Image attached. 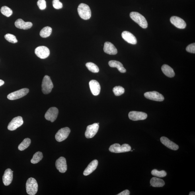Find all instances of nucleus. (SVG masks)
Returning a JSON list of instances; mask_svg holds the SVG:
<instances>
[{"instance_id":"4c0bfd02","label":"nucleus","mask_w":195,"mask_h":195,"mask_svg":"<svg viewBox=\"0 0 195 195\" xmlns=\"http://www.w3.org/2000/svg\"><path fill=\"white\" fill-rule=\"evenodd\" d=\"M4 84H5V82L2 80H0V87L3 85Z\"/></svg>"},{"instance_id":"412c9836","label":"nucleus","mask_w":195,"mask_h":195,"mask_svg":"<svg viewBox=\"0 0 195 195\" xmlns=\"http://www.w3.org/2000/svg\"><path fill=\"white\" fill-rule=\"evenodd\" d=\"M15 26L16 28L20 29L27 30L31 28L33 26L32 22H25L21 18L18 19L15 22Z\"/></svg>"},{"instance_id":"ddd939ff","label":"nucleus","mask_w":195,"mask_h":195,"mask_svg":"<svg viewBox=\"0 0 195 195\" xmlns=\"http://www.w3.org/2000/svg\"><path fill=\"white\" fill-rule=\"evenodd\" d=\"M129 118L133 121L144 120L147 118V115L145 112L136 111L129 112Z\"/></svg>"},{"instance_id":"393cba45","label":"nucleus","mask_w":195,"mask_h":195,"mask_svg":"<svg viewBox=\"0 0 195 195\" xmlns=\"http://www.w3.org/2000/svg\"><path fill=\"white\" fill-rule=\"evenodd\" d=\"M150 183L151 186L154 187H162L165 184L164 180L156 177H153L151 178Z\"/></svg>"},{"instance_id":"bb28decb","label":"nucleus","mask_w":195,"mask_h":195,"mask_svg":"<svg viewBox=\"0 0 195 195\" xmlns=\"http://www.w3.org/2000/svg\"><path fill=\"white\" fill-rule=\"evenodd\" d=\"M31 143V140L29 138L24 139L22 142L18 146V149L20 151H23L29 146Z\"/></svg>"},{"instance_id":"a878e982","label":"nucleus","mask_w":195,"mask_h":195,"mask_svg":"<svg viewBox=\"0 0 195 195\" xmlns=\"http://www.w3.org/2000/svg\"><path fill=\"white\" fill-rule=\"evenodd\" d=\"M52 31V28L49 26H46L41 30L40 35L42 38H47L50 36Z\"/></svg>"},{"instance_id":"7c9ffc66","label":"nucleus","mask_w":195,"mask_h":195,"mask_svg":"<svg viewBox=\"0 0 195 195\" xmlns=\"http://www.w3.org/2000/svg\"><path fill=\"white\" fill-rule=\"evenodd\" d=\"M113 92L115 95L119 96L122 95L124 93L125 90L124 88L121 86H116L113 89Z\"/></svg>"},{"instance_id":"20e7f679","label":"nucleus","mask_w":195,"mask_h":195,"mask_svg":"<svg viewBox=\"0 0 195 195\" xmlns=\"http://www.w3.org/2000/svg\"><path fill=\"white\" fill-rule=\"evenodd\" d=\"M109 150L112 153H119L131 151V147L130 145L127 144L121 146L118 143H115L111 146Z\"/></svg>"},{"instance_id":"5701e85b","label":"nucleus","mask_w":195,"mask_h":195,"mask_svg":"<svg viewBox=\"0 0 195 195\" xmlns=\"http://www.w3.org/2000/svg\"><path fill=\"white\" fill-rule=\"evenodd\" d=\"M109 65L111 67L116 68L120 72L122 73L126 72V70L124 68L122 64L116 60H111L108 63Z\"/></svg>"},{"instance_id":"72a5a7b5","label":"nucleus","mask_w":195,"mask_h":195,"mask_svg":"<svg viewBox=\"0 0 195 195\" xmlns=\"http://www.w3.org/2000/svg\"><path fill=\"white\" fill-rule=\"evenodd\" d=\"M53 7L56 9H60L63 7V4L59 0H53Z\"/></svg>"},{"instance_id":"ea45409f","label":"nucleus","mask_w":195,"mask_h":195,"mask_svg":"<svg viewBox=\"0 0 195 195\" xmlns=\"http://www.w3.org/2000/svg\"><path fill=\"white\" fill-rule=\"evenodd\" d=\"M131 152H132V151H133V150H131Z\"/></svg>"},{"instance_id":"473e14b6","label":"nucleus","mask_w":195,"mask_h":195,"mask_svg":"<svg viewBox=\"0 0 195 195\" xmlns=\"http://www.w3.org/2000/svg\"><path fill=\"white\" fill-rule=\"evenodd\" d=\"M5 38L8 41L10 42L15 44L18 42V40L16 37L13 34H7L5 36Z\"/></svg>"},{"instance_id":"b1692460","label":"nucleus","mask_w":195,"mask_h":195,"mask_svg":"<svg viewBox=\"0 0 195 195\" xmlns=\"http://www.w3.org/2000/svg\"><path fill=\"white\" fill-rule=\"evenodd\" d=\"M162 70L164 74L169 77H173L175 73L173 69L169 65L164 64L162 67Z\"/></svg>"},{"instance_id":"4468645a","label":"nucleus","mask_w":195,"mask_h":195,"mask_svg":"<svg viewBox=\"0 0 195 195\" xmlns=\"http://www.w3.org/2000/svg\"><path fill=\"white\" fill-rule=\"evenodd\" d=\"M55 165L57 169L61 173L66 172L67 169V166L66 159L63 157H60L57 160Z\"/></svg>"},{"instance_id":"9b49d317","label":"nucleus","mask_w":195,"mask_h":195,"mask_svg":"<svg viewBox=\"0 0 195 195\" xmlns=\"http://www.w3.org/2000/svg\"><path fill=\"white\" fill-rule=\"evenodd\" d=\"M35 54L39 58L42 59L46 58L50 55V51L47 47L40 46L37 48L35 50Z\"/></svg>"},{"instance_id":"cd10ccee","label":"nucleus","mask_w":195,"mask_h":195,"mask_svg":"<svg viewBox=\"0 0 195 195\" xmlns=\"http://www.w3.org/2000/svg\"><path fill=\"white\" fill-rule=\"evenodd\" d=\"M43 158V155L42 153L38 151L33 155V157L31 160V163L33 164L37 163L42 159Z\"/></svg>"},{"instance_id":"f257e3e1","label":"nucleus","mask_w":195,"mask_h":195,"mask_svg":"<svg viewBox=\"0 0 195 195\" xmlns=\"http://www.w3.org/2000/svg\"><path fill=\"white\" fill-rule=\"evenodd\" d=\"M130 17L135 22L138 24L141 27L146 29L147 27L148 23L145 18L137 12H131Z\"/></svg>"},{"instance_id":"c756f323","label":"nucleus","mask_w":195,"mask_h":195,"mask_svg":"<svg viewBox=\"0 0 195 195\" xmlns=\"http://www.w3.org/2000/svg\"><path fill=\"white\" fill-rule=\"evenodd\" d=\"M1 11L3 15L7 16V17H10L13 14L12 10L6 6H3L1 8Z\"/></svg>"},{"instance_id":"39448f33","label":"nucleus","mask_w":195,"mask_h":195,"mask_svg":"<svg viewBox=\"0 0 195 195\" xmlns=\"http://www.w3.org/2000/svg\"><path fill=\"white\" fill-rule=\"evenodd\" d=\"M54 85L50 77L48 75L45 76L42 84V90L43 93L48 94L51 93Z\"/></svg>"},{"instance_id":"f03ea898","label":"nucleus","mask_w":195,"mask_h":195,"mask_svg":"<svg viewBox=\"0 0 195 195\" xmlns=\"http://www.w3.org/2000/svg\"><path fill=\"white\" fill-rule=\"evenodd\" d=\"M26 188L28 194L35 195L38 190V185L36 180L32 177L29 178L26 182Z\"/></svg>"},{"instance_id":"423d86ee","label":"nucleus","mask_w":195,"mask_h":195,"mask_svg":"<svg viewBox=\"0 0 195 195\" xmlns=\"http://www.w3.org/2000/svg\"><path fill=\"white\" fill-rule=\"evenodd\" d=\"M29 92V89L27 88H23L9 94L7 96V98L10 100L20 99L27 95Z\"/></svg>"},{"instance_id":"6ab92c4d","label":"nucleus","mask_w":195,"mask_h":195,"mask_svg":"<svg viewBox=\"0 0 195 195\" xmlns=\"http://www.w3.org/2000/svg\"><path fill=\"white\" fill-rule=\"evenodd\" d=\"M122 36L123 39L129 44L132 45L137 44L136 38L131 33L125 31L122 33Z\"/></svg>"},{"instance_id":"4be33fe9","label":"nucleus","mask_w":195,"mask_h":195,"mask_svg":"<svg viewBox=\"0 0 195 195\" xmlns=\"http://www.w3.org/2000/svg\"><path fill=\"white\" fill-rule=\"evenodd\" d=\"M98 161L97 160H94L88 165L84 171L83 174L84 176H87L92 174L95 171L98 165Z\"/></svg>"},{"instance_id":"c9c22d12","label":"nucleus","mask_w":195,"mask_h":195,"mask_svg":"<svg viewBox=\"0 0 195 195\" xmlns=\"http://www.w3.org/2000/svg\"><path fill=\"white\" fill-rule=\"evenodd\" d=\"M186 50L187 52L190 53H195V44L193 43L189 45L186 47Z\"/></svg>"},{"instance_id":"9d476101","label":"nucleus","mask_w":195,"mask_h":195,"mask_svg":"<svg viewBox=\"0 0 195 195\" xmlns=\"http://www.w3.org/2000/svg\"><path fill=\"white\" fill-rule=\"evenodd\" d=\"M144 96L147 99L154 101L162 102L165 99L162 94L156 91L147 92L144 94Z\"/></svg>"},{"instance_id":"c85d7f7f","label":"nucleus","mask_w":195,"mask_h":195,"mask_svg":"<svg viewBox=\"0 0 195 195\" xmlns=\"http://www.w3.org/2000/svg\"><path fill=\"white\" fill-rule=\"evenodd\" d=\"M88 70L92 72L96 73L99 71V68L95 64L92 62H88L86 64Z\"/></svg>"},{"instance_id":"0eeeda50","label":"nucleus","mask_w":195,"mask_h":195,"mask_svg":"<svg viewBox=\"0 0 195 195\" xmlns=\"http://www.w3.org/2000/svg\"><path fill=\"white\" fill-rule=\"evenodd\" d=\"M71 130L68 127L61 128L59 130L55 135V138L59 142H61L66 139L69 136Z\"/></svg>"},{"instance_id":"6e6552de","label":"nucleus","mask_w":195,"mask_h":195,"mask_svg":"<svg viewBox=\"0 0 195 195\" xmlns=\"http://www.w3.org/2000/svg\"><path fill=\"white\" fill-rule=\"evenodd\" d=\"M99 128V124L96 123L88 126L85 133L86 138H93L98 132Z\"/></svg>"},{"instance_id":"f3484780","label":"nucleus","mask_w":195,"mask_h":195,"mask_svg":"<svg viewBox=\"0 0 195 195\" xmlns=\"http://www.w3.org/2000/svg\"><path fill=\"white\" fill-rule=\"evenodd\" d=\"M90 89L92 93L95 96L99 94L100 91V86L99 83L96 80H92L89 83Z\"/></svg>"},{"instance_id":"f704fd0d","label":"nucleus","mask_w":195,"mask_h":195,"mask_svg":"<svg viewBox=\"0 0 195 195\" xmlns=\"http://www.w3.org/2000/svg\"><path fill=\"white\" fill-rule=\"evenodd\" d=\"M37 5L41 10H44L46 7V2L45 0H38Z\"/></svg>"},{"instance_id":"e433bc0d","label":"nucleus","mask_w":195,"mask_h":195,"mask_svg":"<svg viewBox=\"0 0 195 195\" xmlns=\"http://www.w3.org/2000/svg\"><path fill=\"white\" fill-rule=\"evenodd\" d=\"M130 193L129 191L128 190H126L123 191L122 192L120 193L117 194L118 195H130Z\"/></svg>"},{"instance_id":"f8f14e48","label":"nucleus","mask_w":195,"mask_h":195,"mask_svg":"<svg viewBox=\"0 0 195 195\" xmlns=\"http://www.w3.org/2000/svg\"><path fill=\"white\" fill-rule=\"evenodd\" d=\"M59 111L55 107H52L49 109L45 114V118L47 120L51 122H54L58 116Z\"/></svg>"},{"instance_id":"2eb2a0df","label":"nucleus","mask_w":195,"mask_h":195,"mask_svg":"<svg viewBox=\"0 0 195 195\" xmlns=\"http://www.w3.org/2000/svg\"><path fill=\"white\" fill-rule=\"evenodd\" d=\"M170 21L176 28L180 29H184L186 27V24L185 21L182 18L177 16H172L170 18Z\"/></svg>"},{"instance_id":"2f4dec72","label":"nucleus","mask_w":195,"mask_h":195,"mask_svg":"<svg viewBox=\"0 0 195 195\" xmlns=\"http://www.w3.org/2000/svg\"><path fill=\"white\" fill-rule=\"evenodd\" d=\"M151 173L153 175L159 177H165L167 175V173L163 170L158 171L157 170L154 169L152 171Z\"/></svg>"},{"instance_id":"58836bf2","label":"nucleus","mask_w":195,"mask_h":195,"mask_svg":"<svg viewBox=\"0 0 195 195\" xmlns=\"http://www.w3.org/2000/svg\"><path fill=\"white\" fill-rule=\"evenodd\" d=\"M195 193L194 192H191L189 193V195H195Z\"/></svg>"},{"instance_id":"1a4fd4ad","label":"nucleus","mask_w":195,"mask_h":195,"mask_svg":"<svg viewBox=\"0 0 195 195\" xmlns=\"http://www.w3.org/2000/svg\"><path fill=\"white\" fill-rule=\"evenodd\" d=\"M24 123V121L21 116H18L12 119L8 126V129L11 131L15 130L18 127L21 126Z\"/></svg>"},{"instance_id":"aec40b11","label":"nucleus","mask_w":195,"mask_h":195,"mask_svg":"<svg viewBox=\"0 0 195 195\" xmlns=\"http://www.w3.org/2000/svg\"><path fill=\"white\" fill-rule=\"evenodd\" d=\"M104 52L109 55H115L118 53L117 49L111 43L106 42L104 44Z\"/></svg>"},{"instance_id":"a211bd4d","label":"nucleus","mask_w":195,"mask_h":195,"mask_svg":"<svg viewBox=\"0 0 195 195\" xmlns=\"http://www.w3.org/2000/svg\"><path fill=\"white\" fill-rule=\"evenodd\" d=\"M160 140L162 144L172 150H177L179 148V146L178 145L174 143L173 142L170 141L167 137H162Z\"/></svg>"},{"instance_id":"7ed1b4c3","label":"nucleus","mask_w":195,"mask_h":195,"mask_svg":"<svg viewBox=\"0 0 195 195\" xmlns=\"http://www.w3.org/2000/svg\"><path fill=\"white\" fill-rule=\"evenodd\" d=\"M78 12L82 19L87 20L91 17V11L89 6L86 4L81 3L78 8Z\"/></svg>"},{"instance_id":"dca6fc26","label":"nucleus","mask_w":195,"mask_h":195,"mask_svg":"<svg viewBox=\"0 0 195 195\" xmlns=\"http://www.w3.org/2000/svg\"><path fill=\"white\" fill-rule=\"evenodd\" d=\"M13 171L10 168L6 170L3 176V181L4 185L9 186L11 183L13 177Z\"/></svg>"}]
</instances>
